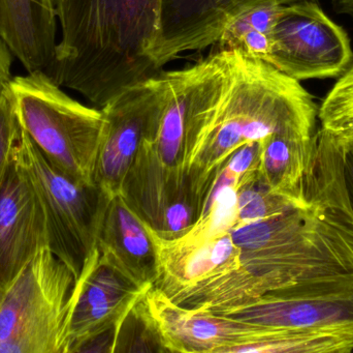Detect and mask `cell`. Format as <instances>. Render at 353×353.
Wrapping results in <instances>:
<instances>
[{
  "label": "cell",
  "mask_w": 353,
  "mask_h": 353,
  "mask_svg": "<svg viewBox=\"0 0 353 353\" xmlns=\"http://www.w3.org/2000/svg\"><path fill=\"white\" fill-rule=\"evenodd\" d=\"M163 0H54L61 39L46 74L105 107L157 76L153 59Z\"/></svg>",
  "instance_id": "cell-1"
},
{
  "label": "cell",
  "mask_w": 353,
  "mask_h": 353,
  "mask_svg": "<svg viewBox=\"0 0 353 353\" xmlns=\"http://www.w3.org/2000/svg\"><path fill=\"white\" fill-rule=\"evenodd\" d=\"M232 51V75L223 97L183 151V172L201 207L218 172L243 145L273 135L316 133L319 107L300 81L268 62Z\"/></svg>",
  "instance_id": "cell-2"
},
{
  "label": "cell",
  "mask_w": 353,
  "mask_h": 353,
  "mask_svg": "<svg viewBox=\"0 0 353 353\" xmlns=\"http://www.w3.org/2000/svg\"><path fill=\"white\" fill-rule=\"evenodd\" d=\"M8 89L19 124L39 151L72 178L95 184L101 109L72 99L41 70L12 77Z\"/></svg>",
  "instance_id": "cell-3"
},
{
  "label": "cell",
  "mask_w": 353,
  "mask_h": 353,
  "mask_svg": "<svg viewBox=\"0 0 353 353\" xmlns=\"http://www.w3.org/2000/svg\"><path fill=\"white\" fill-rule=\"evenodd\" d=\"M76 278L41 249L0 296V353H66Z\"/></svg>",
  "instance_id": "cell-4"
},
{
  "label": "cell",
  "mask_w": 353,
  "mask_h": 353,
  "mask_svg": "<svg viewBox=\"0 0 353 353\" xmlns=\"http://www.w3.org/2000/svg\"><path fill=\"white\" fill-rule=\"evenodd\" d=\"M19 147L43 205L48 249L68 265L77 281L97 248L101 224L112 198L97 184L80 182L56 167L22 128Z\"/></svg>",
  "instance_id": "cell-5"
},
{
  "label": "cell",
  "mask_w": 353,
  "mask_h": 353,
  "mask_svg": "<svg viewBox=\"0 0 353 353\" xmlns=\"http://www.w3.org/2000/svg\"><path fill=\"white\" fill-rule=\"evenodd\" d=\"M353 61L347 32L313 0L282 6L268 64L298 81L336 78Z\"/></svg>",
  "instance_id": "cell-6"
},
{
  "label": "cell",
  "mask_w": 353,
  "mask_h": 353,
  "mask_svg": "<svg viewBox=\"0 0 353 353\" xmlns=\"http://www.w3.org/2000/svg\"><path fill=\"white\" fill-rule=\"evenodd\" d=\"M243 323L308 329L353 321V275L268 292L251 302L212 311Z\"/></svg>",
  "instance_id": "cell-7"
},
{
  "label": "cell",
  "mask_w": 353,
  "mask_h": 353,
  "mask_svg": "<svg viewBox=\"0 0 353 353\" xmlns=\"http://www.w3.org/2000/svg\"><path fill=\"white\" fill-rule=\"evenodd\" d=\"M163 72V70H161ZM157 76L122 91L101 108L105 117L94 182L110 198L121 194L143 136L165 99V81Z\"/></svg>",
  "instance_id": "cell-8"
},
{
  "label": "cell",
  "mask_w": 353,
  "mask_h": 353,
  "mask_svg": "<svg viewBox=\"0 0 353 353\" xmlns=\"http://www.w3.org/2000/svg\"><path fill=\"white\" fill-rule=\"evenodd\" d=\"M150 289V288H149ZM149 289L132 283L95 249L74 284L66 353L81 352L94 340L112 336Z\"/></svg>",
  "instance_id": "cell-9"
},
{
  "label": "cell",
  "mask_w": 353,
  "mask_h": 353,
  "mask_svg": "<svg viewBox=\"0 0 353 353\" xmlns=\"http://www.w3.org/2000/svg\"><path fill=\"white\" fill-rule=\"evenodd\" d=\"M144 300L168 352H247L251 346L269 339L275 329L210 310L185 308L154 286L146 292Z\"/></svg>",
  "instance_id": "cell-10"
},
{
  "label": "cell",
  "mask_w": 353,
  "mask_h": 353,
  "mask_svg": "<svg viewBox=\"0 0 353 353\" xmlns=\"http://www.w3.org/2000/svg\"><path fill=\"white\" fill-rule=\"evenodd\" d=\"M43 248H48L45 213L18 140L0 184V294Z\"/></svg>",
  "instance_id": "cell-11"
},
{
  "label": "cell",
  "mask_w": 353,
  "mask_h": 353,
  "mask_svg": "<svg viewBox=\"0 0 353 353\" xmlns=\"http://www.w3.org/2000/svg\"><path fill=\"white\" fill-rule=\"evenodd\" d=\"M299 1L304 0H163L153 59L163 70L165 64L186 52L203 51L215 45L225 27L246 10Z\"/></svg>",
  "instance_id": "cell-12"
},
{
  "label": "cell",
  "mask_w": 353,
  "mask_h": 353,
  "mask_svg": "<svg viewBox=\"0 0 353 353\" xmlns=\"http://www.w3.org/2000/svg\"><path fill=\"white\" fill-rule=\"evenodd\" d=\"M146 225L157 249L159 276L154 287L171 300L213 285L240 269V249L232 233L201 242L161 238Z\"/></svg>",
  "instance_id": "cell-13"
},
{
  "label": "cell",
  "mask_w": 353,
  "mask_h": 353,
  "mask_svg": "<svg viewBox=\"0 0 353 353\" xmlns=\"http://www.w3.org/2000/svg\"><path fill=\"white\" fill-rule=\"evenodd\" d=\"M112 267L142 288L152 287L159 276L157 249L146 225L121 195L108 205L97 242Z\"/></svg>",
  "instance_id": "cell-14"
},
{
  "label": "cell",
  "mask_w": 353,
  "mask_h": 353,
  "mask_svg": "<svg viewBox=\"0 0 353 353\" xmlns=\"http://www.w3.org/2000/svg\"><path fill=\"white\" fill-rule=\"evenodd\" d=\"M54 0H0V39L27 73H47L55 58Z\"/></svg>",
  "instance_id": "cell-15"
},
{
  "label": "cell",
  "mask_w": 353,
  "mask_h": 353,
  "mask_svg": "<svg viewBox=\"0 0 353 353\" xmlns=\"http://www.w3.org/2000/svg\"><path fill=\"white\" fill-rule=\"evenodd\" d=\"M259 144V182L299 205L308 204L316 159V133L312 137L273 135Z\"/></svg>",
  "instance_id": "cell-16"
},
{
  "label": "cell",
  "mask_w": 353,
  "mask_h": 353,
  "mask_svg": "<svg viewBox=\"0 0 353 353\" xmlns=\"http://www.w3.org/2000/svg\"><path fill=\"white\" fill-rule=\"evenodd\" d=\"M282 6L265 4L243 12L225 27L214 45L216 50H236L248 57L269 61L272 32Z\"/></svg>",
  "instance_id": "cell-17"
},
{
  "label": "cell",
  "mask_w": 353,
  "mask_h": 353,
  "mask_svg": "<svg viewBox=\"0 0 353 353\" xmlns=\"http://www.w3.org/2000/svg\"><path fill=\"white\" fill-rule=\"evenodd\" d=\"M317 118L340 149L353 153V61L323 99Z\"/></svg>",
  "instance_id": "cell-18"
},
{
  "label": "cell",
  "mask_w": 353,
  "mask_h": 353,
  "mask_svg": "<svg viewBox=\"0 0 353 353\" xmlns=\"http://www.w3.org/2000/svg\"><path fill=\"white\" fill-rule=\"evenodd\" d=\"M298 207H303L286 197L272 192L261 184L257 180V171L248 174L243 178L236 190L238 217L234 229L247 224L278 217Z\"/></svg>",
  "instance_id": "cell-19"
},
{
  "label": "cell",
  "mask_w": 353,
  "mask_h": 353,
  "mask_svg": "<svg viewBox=\"0 0 353 353\" xmlns=\"http://www.w3.org/2000/svg\"><path fill=\"white\" fill-rule=\"evenodd\" d=\"M21 128L10 89L0 95V184L3 180L14 146L20 138Z\"/></svg>",
  "instance_id": "cell-20"
},
{
  "label": "cell",
  "mask_w": 353,
  "mask_h": 353,
  "mask_svg": "<svg viewBox=\"0 0 353 353\" xmlns=\"http://www.w3.org/2000/svg\"><path fill=\"white\" fill-rule=\"evenodd\" d=\"M12 55L8 46L0 39V95L6 90L12 80Z\"/></svg>",
  "instance_id": "cell-21"
},
{
  "label": "cell",
  "mask_w": 353,
  "mask_h": 353,
  "mask_svg": "<svg viewBox=\"0 0 353 353\" xmlns=\"http://www.w3.org/2000/svg\"><path fill=\"white\" fill-rule=\"evenodd\" d=\"M344 166H345V175L346 180H347L348 190H350L353 204V153H345Z\"/></svg>",
  "instance_id": "cell-22"
},
{
  "label": "cell",
  "mask_w": 353,
  "mask_h": 353,
  "mask_svg": "<svg viewBox=\"0 0 353 353\" xmlns=\"http://www.w3.org/2000/svg\"><path fill=\"white\" fill-rule=\"evenodd\" d=\"M331 2L336 12L353 19V0H331Z\"/></svg>",
  "instance_id": "cell-23"
},
{
  "label": "cell",
  "mask_w": 353,
  "mask_h": 353,
  "mask_svg": "<svg viewBox=\"0 0 353 353\" xmlns=\"http://www.w3.org/2000/svg\"><path fill=\"white\" fill-rule=\"evenodd\" d=\"M1 294H0V296H1Z\"/></svg>",
  "instance_id": "cell-24"
}]
</instances>
